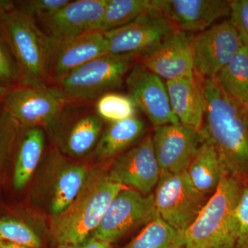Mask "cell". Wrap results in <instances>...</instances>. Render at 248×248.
Here are the masks:
<instances>
[{
    "label": "cell",
    "mask_w": 248,
    "mask_h": 248,
    "mask_svg": "<svg viewBox=\"0 0 248 248\" xmlns=\"http://www.w3.org/2000/svg\"><path fill=\"white\" fill-rule=\"evenodd\" d=\"M186 172L196 190L208 196L215 192L225 174L216 150L202 138Z\"/></svg>",
    "instance_id": "44dd1931"
},
{
    "label": "cell",
    "mask_w": 248,
    "mask_h": 248,
    "mask_svg": "<svg viewBox=\"0 0 248 248\" xmlns=\"http://www.w3.org/2000/svg\"><path fill=\"white\" fill-rule=\"evenodd\" d=\"M109 54L104 32L94 31L63 41L50 40L48 86L94 59Z\"/></svg>",
    "instance_id": "9a60e30c"
},
{
    "label": "cell",
    "mask_w": 248,
    "mask_h": 248,
    "mask_svg": "<svg viewBox=\"0 0 248 248\" xmlns=\"http://www.w3.org/2000/svg\"><path fill=\"white\" fill-rule=\"evenodd\" d=\"M122 248H184V234L157 215L147 223L138 236Z\"/></svg>",
    "instance_id": "d4e9b609"
},
{
    "label": "cell",
    "mask_w": 248,
    "mask_h": 248,
    "mask_svg": "<svg viewBox=\"0 0 248 248\" xmlns=\"http://www.w3.org/2000/svg\"><path fill=\"white\" fill-rule=\"evenodd\" d=\"M156 215L153 194L143 195L125 187L110 202L91 236L103 242L114 244L135 228L146 226Z\"/></svg>",
    "instance_id": "52a82bcc"
},
{
    "label": "cell",
    "mask_w": 248,
    "mask_h": 248,
    "mask_svg": "<svg viewBox=\"0 0 248 248\" xmlns=\"http://www.w3.org/2000/svg\"><path fill=\"white\" fill-rule=\"evenodd\" d=\"M69 1L70 0H26L16 2L19 9L37 23L51 16Z\"/></svg>",
    "instance_id": "4dcf8cb0"
},
{
    "label": "cell",
    "mask_w": 248,
    "mask_h": 248,
    "mask_svg": "<svg viewBox=\"0 0 248 248\" xmlns=\"http://www.w3.org/2000/svg\"><path fill=\"white\" fill-rule=\"evenodd\" d=\"M153 150L161 174L187 170L202 141L200 131L182 123L154 127Z\"/></svg>",
    "instance_id": "7c38bea8"
},
{
    "label": "cell",
    "mask_w": 248,
    "mask_h": 248,
    "mask_svg": "<svg viewBox=\"0 0 248 248\" xmlns=\"http://www.w3.org/2000/svg\"><path fill=\"white\" fill-rule=\"evenodd\" d=\"M125 187L108 181L106 174L88 177L74 202L52 219L50 232L59 247L76 246L91 236L110 202Z\"/></svg>",
    "instance_id": "3957f363"
},
{
    "label": "cell",
    "mask_w": 248,
    "mask_h": 248,
    "mask_svg": "<svg viewBox=\"0 0 248 248\" xmlns=\"http://www.w3.org/2000/svg\"><path fill=\"white\" fill-rule=\"evenodd\" d=\"M145 129L144 122L137 116L110 123L101 135L94 156L100 160L117 157L143 136Z\"/></svg>",
    "instance_id": "ffe728a7"
},
{
    "label": "cell",
    "mask_w": 248,
    "mask_h": 248,
    "mask_svg": "<svg viewBox=\"0 0 248 248\" xmlns=\"http://www.w3.org/2000/svg\"><path fill=\"white\" fill-rule=\"evenodd\" d=\"M170 102L179 122L200 131L203 126L204 103L200 80L195 74L166 81Z\"/></svg>",
    "instance_id": "d6986e66"
},
{
    "label": "cell",
    "mask_w": 248,
    "mask_h": 248,
    "mask_svg": "<svg viewBox=\"0 0 248 248\" xmlns=\"http://www.w3.org/2000/svg\"><path fill=\"white\" fill-rule=\"evenodd\" d=\"M235 217L237 239L234 248H248V180L243 184Z\"/></svg>",
    "instance_id": "1f68e13d"
},
{
    "label": "cell",
    "mask_w": 248,
    "mask_h": 248,
    "mask_svg": "<svg viewBox=\"0 0 248 248\" xmlns=\"http://www.w3.org/2000/svg\"><path fill=\"white\" fill-rule=\"evenodd\" d=\"M190 42L194 73L201 78H215L244 45L229 19L199 32Z\"/></svg>",
    "instance_id": "30bf717a"
},
{
    "label": "cell",
    "mask_w": 248,
    "mask_h": 248,
    "mask_svg": "<svg viewBox=\"0 0 248 248\" xmlns=\"http://www.w3.org/2000/svg\"><path fill=\"white\" fill-rule=\"evenodd\" d=\"M107 0L70 1L49 17L36 23L48 38L63 41L97 31Z\"/></svg>",
    "instance_id": "2e32d148"
},
{
    "label": "cell",
    "mask_w": 248,
    "mask_h": 248,
    "mask_svg": "<svg viewBox=\"0 0 248 248\" xmlns=\"http://www.w3.org/2000/svg\"><path fill=\"white\" fill-rule=\"evenodd\" d=\"M89 177L83 165H68L58 176L51 203L53 216L62 213L79 195Z\"/></svg>",
    "instance_id": "cb8c5ba5"
},
{
    "label": "cell",
    "mask_w": 248,
    "mask_h": 248,
    "mask_svg": "<svg viewBox=\"0 0 248 248\" xmlns=\"http://www.w3.org/2000/svg\"><path fill=\"white\" fill-rule=\"evenodd\" d=\"M12 88L7 87V86L0 84V104L2 103L4 97H6V94L9 93V91Z\"/></svg>",
    "instance_id": "d590c367"
},
{
    "label": "cell",
    "mask_w": 248,
    "mask_h": 248,
    "mask_svg": "<svg viewBox=\"0 0 248 248\" xmlns=\"http://www.w3.org/2000/svg\"><path fill=\"white\" fill-rule=\"evenodd\" d=\"M0 240L29 248H42V241L33 230L23 222L10 218H0Z\"/></svg>",
    "instance_id": "83f0119b"
},
{
    "label": "cell",
    "mask_w": 248,
    "mask_h": 248,
    "mask_svg": "<svg viewBox=\"0 0 248 248\" xmlns=\"http://www.w3.org/2000/svg\"><path fill=\"white\" fill-rule=\"evenodd\" d=\"M153 195L158 216L183 234L209 200L196 190L186 171L161 174Z\"/></svg>",
    "instance_id": "8992f818"
},
{
    "label": "cell",
    "mask_w": 248,
    "mask_h": 248,
    "mask_svg": "<svg viewBox=\"0 0 248 248\" xmlns=\"http://www.w3.org/2000/svg\"><path fill=\"white\" fill-rule=\"evenodd\" d=\"M61 248H112V247L111 246V244L103 242V241L94 239V238L91 236L88 239L83 241V242L76 245V246Z\"/></svg>",
    "instance_id": "836d02e7"
},
{
    "label": "cell",
    "mask_w": 248,
    "mask_h": 248,
    "mask_svg": "<svg viewBox=\"0 0 248 248\" xmlns=\"http://www.w3.org/2000/svg\"><path fill=\"white\" fill-rule=\"evenodd\" d=\"M242 186V181L222 176L217 190L184 233V248H234L235 212Z\"/></svg>",
    "instance_id": "277c9868"
},
{
    "label": "cell",
    "mask_w": 248,
    "mask_h": 248,
    "mask_svg": "<svg viewBox=\"0 0 248 248\" xmlns=\"http://www.w3.org/2000/svg\"><path fill=\"white\" fill-rule=\"evenodd\" d=\"M160 11L182 32L206 30L230 16L232 1L226 0H155Z\"/></svg>",
    "instance_id": "ac0fdd59"
},
{
    "label": "cell",
    "mask_w": 248,
    "mask_h": 248,
    "mask_svg": "<svg viewBox=\"0 0 248 248\" xmlns=\"http://www.w3.org/2000/svg\"><path fill=\"white\" fill-rule=\"evenodd\" d=\"M136 62L133 55L107 54L49 86L69 104H94L103 94L120 88Z\"/></svg>",
    "instance_id": "5b68a950"
},
{
    "label": "cell",
    "mask_w": 248,
    "mask_h": 248,
    "mask_svg": "<svg viewBox=\"0 0 248 248\" xmlns=\"http://www.w3.org/2000/svg\"><path fill=\"white\" fill-rule=\"evenodd\" d=\"M94 104L67 103L58 120L49 128L63 130L62 148L72 156L89 154L101 138L104 120L96 112Z\"/></svg>",
    "instance_id": "4fadbf2b"
},
{
    "label": "cell",
    "mask_w": 248,
    "mask_h": 248,
    "mask_svg": "<svg viewBox=\"0 0 248 248\" xmlns=\"http://www.w3.org/2000/svg\"><path fill=\"white\" fill-rule=\"evenodd\" d=\"M153 7L128 25L104 32L109 54L130 55L139 59L149 53L166 37L177 31L158 9Z\"/></svg>",
    "instance_id": "9c48e42d"
},
{
    "label": "cell",
    "mask_w": 248,
    "mask_h": 248,
    "mask_svg": "<svg viewBox=\"0 0 248 248\" xmlns=\"http://www.w3.org/2000/svg\"><path fill=\"white\" fill-rule=\"evenodd\" d=\"M0 248H29L24 247V246H19V245L14 244V243L9 242V241L0 240Z\"/></svg>",
    "instance_id": "e575fe53"
},
{
    "label": "cell",
    "mask_w": 248,
    "mask_h": 248,
    "mask_svg": "<svg viewBox=\"0 0 248 248\" xmlns=\"http://www.w3.org/2000/svg\"><path fill=\"white\" fill-rule=\"evenodd\" d=\"M190 37L187 32L176 31L137 62L166 81L192 76Z\"/></svg>",
    "instance_id": "e0dca14e"
},
{
    "label": "cell",
    "mask_w": 248,
    "mask_h": 248,
    "mask_svg": "<svg viewBox=\"0 0 248 248\" xmlns=\"http://www.w3.org/2000/svg\"><path fill=\"white\" fill-rule=\"evenodd\" d=\"M223 91L246 109L248 106V48L239 51L215 77Z\"/></svg>",
    "instance_id": "603a6c76"
},
{
    "label": "cell",
    "mask_w": 248,
    "mask_h": 248,
    "mask_svg": "<svg viewBox=\"0 0 248 248\" xmlns=\"http://www.w3.org/2000/svg\"><path fill=\"white\" fill-rule=\"evenodd\" d=\"M94 106L97 115L110 123L135 117L138 108L128 94L115 92L103 94L96 100Z\"/></svg>",
    "instance_id": "4316f807"
},
{
    "label": "cell",
    "mask_w": 248,
    "mask_h": 248,
    "mask_svg": "<svg viewBox=\"0 0 248 248\" xmlns=\"http://www.w3.org/2000/svg\"><path fill=\"white\" fill-rule=\"evenodd\" d=\"M66 104L51 86L27 85L12 88L2 102L5 110L22 128H50Z\"/></svg>",
    "instance_id": "ba28073f"
},
{
    "label": "cell",
    "mask_w": 248,
    "mask_h": 248,
    "mask_svg": "<svg viewBox=\"0 0 248 248\" xmlns=\"http://www.w3.org/2000/svg\"><path fill=\"white\" fill-rule=\"evenodd\" d=\"M153 5V0H107L97 31L105 32L128 25Z\"/></svg>",
    "instance_id": "484cf974"
},
{
    "label": "cell",
    "mask_w": 248,
    "mask_h": 248,
    "mask_svg": "<svg viewBox=\"0 0 248 248\" xmlns=\"http://www.w3.org/2000/svg\"><path fill=\"white\" fill-rule=\"evenodd\" d=\"M21 130L0 104V166L14 149Z\"/></svg>",
    "instance_id": "f546056e"
},
{
    "label": "cell",
    "mask_w": 248,
    "mask_h": 248,
    "mask_svg": "<svg viewBox=\"0 0 248 248\" xmlns=\"http://www.w3.org/2000/svg\"><path fill=\"white\" fill-rule=\"evenodd\" d=\"M161 170L153 150L152 135L116 157L106 177L109 182L151 195L159 182Z\"/></svg>",
    "instance_id": "8fae6325"
},
{
    "label": "cell",
    "mask_w": 248,
    "mask_h": 248,
    "mask_svg": "<svg viewBox=\"0 0 248 248\" xmlns=\"http://www.w3.org/2000/svg\"><path fill=\"white\" fill-rule=\"evenodd\" d=\"M24 129L25 131L18 143L15 164L13 183L16 190H22L27 185L45 149V134L43 128L33 127Z\"/></svg>",
    "instance_id": "7402d4cb"
},
{
    "label": "cell",
    "mask_w": 248,
    "mask_h": 248,
    "mask_svg": "<svg viewBox=\"0 0 248 248\" xmlns=\"http://www.w3.org/2000/svg\"><path fill=\"white\" fill-rule=\"evenodd\" d=\"M0 36L17 60L22 85L48 86L50 40L16 1L0 0Z\"/></svg>",
    "instance_id": "7a4b0ae2"
},
{
    "label": "cell",
    "mask_w": 248,
    "mask_h": 248,
    "mask_svg": "<svg viewBox=\"0 0 248 248\" xmlns=\"http://www.w3.org/2000/svg\"><path fill=\"white\" fill-rule=\"evenodd\" d=\"M129 97L154 127L179 123L173 112L166 84L136 62L125 78Z\"/></svg>",
    "instance_id": "5bb4252c"
},
{
    "label": "cell",
    "mask_w": 248,
    "mask_h": 248,
    "mask_svg": "<svg viewBox=\"0 0 248 248\" xmlns=\"http://www.w3.org/2000/svg\"><path fill=\"white\" fill-rule=\"evenodd\" d=\"M230 22L237 31L243 45L248 48V0L232 1Z\"/></svg>",
    "instance_id": "d6a6232c"
},
{
    "label": "cell",
    "mask_w": 248,
    "mask_h": 248,
    "mask_svg": "<svg viewBox=\"0 0 248 248\" xmlns=\"http://www.w3.org/2000/svg\"><path fill=\"white\" fill-rule=\"evenodd\" d=\"M0 84L14 88L22 85V74L12 50L0 36Z\"/></svg>",
    "instance_id": "f1b7e54d"
},
{
    "label": "cell",
    "mask_w": 248,
    "mask_h": 248,
    "mask_svg": "<svg viewBox=\"0 0 248 248\" xmlns=\"http://www.w3.org/2000/svg\"><path fill=\"white\" fill-rule=\"evenodd\" d=\"M246 112H247V115L248 116V106L247 108H246Z\"/></svg>",
    "instance_id": "8d00e7d4"
},
{
    "label": "cell",
    "mask_w": 248,
    "mask_h": 248,
    "mask_svg": "<svg viewBox=\"0 0 248 248\" xmlns=\"http://www.w3.org/2000/svg\"><path fill=\"white\" fill-rule=\"evenodd\" d=\"M200 78L204 103L201 136L210 142L223 172L248 180V116L246 108L230 97L215 78Z\"/></svg>",
    "instance_id": "6da1fadb"
},
{
    "label": "cell",
    "mask_w": 248,
    "mask_h": 248,
    "mask_svg": "<svg viewBox=\"0 0 248 248\" xmlns=\"http://www.w3.org/2000/svg\"><path fill=\"white\" fill-rule=\"evenodd\" d=\"M58 248H61L58 247Z\"/></svg>",
    "instance_id": "74e56055"
}]
</instances>
